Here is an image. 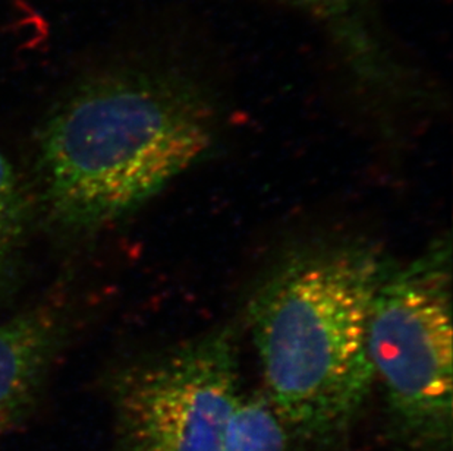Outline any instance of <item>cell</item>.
Returning a JSON list of instances; mask_svg holds the SVG:
<instances>
[{"label": "cell", "mask_w": 453, "mask_h": 451, "mask_svg": "<svg viewBox=\"0 0 453 451\" xmlns=\"http://www.w3.org/2000/svg\"><path fill=\"white\" fill-rule=\"evenodd\" d=\"M288 430L265 394L244 396L225 451H285Z\"/></svg>", "instance_id": "cell-7"}, {"label": "cell", "mask_w": 453, "mask_h": 451, "mask_svg": "<svg viewBox=\"0 0 453 451\" xmlns=\"http://www.w3.org/2000/svg\"><path fill=\"white\" fill-rule=\"evenodd\" d=\"M368 356L395 422L418 447L452 439V247L437 239L390 267L372 301Z\"/></svg>", "instance_id": "cell-3"}, {"label": "cell", "mask_w": 453, "mask_h": 451, "mask_svg": "<svg viewBox=\"0 0 453 451\" xmlns=\"http://www.w3.org/2000/svg\"><path fill=\"white\" fill-rule=\"evenodd\" d=\"M211 100L175 69L120 68L73 88L39 138L49 220L88 236L140 209L213 144Z\"/></svg>", "instance_id": "cell-1"}, {"label": "cell", "mask_w": 453, "mask_h": 451, "mask_svg": "<svg viewBox=\"0 0 453 451\" xmlns=\"http://www.w3.org/2000/svg\"><path fill=\"white\" fill-rule=\"evenodd\" d=\"M68 334L65 312L42 305L0 324V440L31 412Z\"/></svg>", "instance_id": "cell-5"}, {"label": "cell", "mask_w": 453, "mask_h": 451, "mask_svg": "<svg viewBox=\"0 0 453 451\" xmlns=\"http://www.w3.org/2000/svg\"><path fill=\"white\" fill-rule=\"evenodd\" d=\"M385 254L372 243L334 241L288 256L247 307L265 399L287 430L329 437L348 425L374 379L368 319Z\"/></svg>", "instance_id": "cell-2"}, {"label": "cell", "mask_w": 453, "mask_h": 451, "mask_svg": "<svg viewBox=\"0 0 453 451\" xmlns=\"http://www.w3.org/2000/svg\"><path fill=\"white\" fill-rule=\"evenodd\" d=\"M120 451H225L242 401L231 328L135 362L111 384Z\"/></svg>", "instance_id": "cell-4"}, {"label": "cell", "mask_w": 453, "mask_h": 451, "mask_svg": "<svg viewBox=\"0 0 453 451\" xmlns=\"http://www.w3.org/2000/svg\"><path fill=\"white\" fill-rule=\"evenodd\" d=\"M33 203L12 163L0 151V298L19 281L30 242Z\"/></svg>", "instance_id": "cell-6"}]
</instances>
